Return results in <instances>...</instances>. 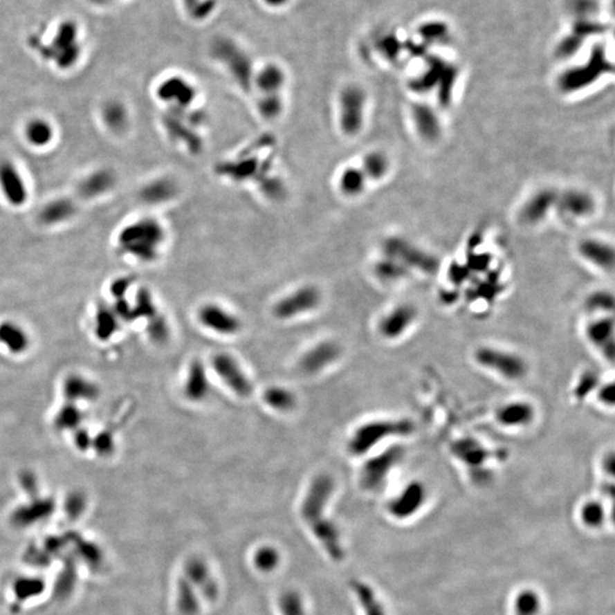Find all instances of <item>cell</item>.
<instances>
[{
  "label": "cell",
  "instance_id": "obj_17",
  "mask_svg": "<svg viewBox=\"0 0 615 615\" xmlns=\"http://www.w3.org/2000/svg\"><path fill=\"white\" fill-rule=\"evenodd\" d=\"M156 97L169 107V110H188L195 107L197 89L190 80L174 75L158 84Z\"/></svg>",
  "mask_w": 615,
  "mask_h": 615
},
{
  "label": "cell",
  "instance_id": "obj_21",
  "mask_svg": "<svg viewBox=\"0 0 615 615\" xmlns=\"http://www.w3.org/2000/svg\"><path fill=\"white\" fill-rule=\"evenodd\" d=\"M201 324L210 331L221 336H234L242 327L241 320L217 303H206L199 310Z\"/></svg>",
  "mask_w": 615,
  "mask_h": 615
},
{
  "label": "cell",
  "instance_id": "obj_41",
  "mask_svg": "<svg viewBox=\"0 0 615 615\" xmlns=\"http://www.w3.org/2000/svg\"><path fill=\"white\" fill-rule=\"evenodd\" d=\"M53 504L51 502H40L30 507H24L15 513L13 516V522L19 526H29L31 523L37 522L39 520L45 519L52 513Z\"/></svg>",
  "mask_w": 615,
  "mask_h": 615
},
{
  "label": "cell",
  "instance_id": "obj_49",
  "mask_svg": "<svg viewBox=\"0 0 615 615\" xmlns=\"http://www.w3.org/2000/svg\"><path fill=\"white\" fill-rule=\"evenodd\" d=\"M279 556L277 551L270 547H262L255 555V563L258 569L266 572H270L277 567Z\"/></svg>",
  "mask_w": 615,
  "mask_h": 615
},
{
  "label": "cell",
  "instance_id": "obj_1",
  "mask_svg": "<svg viewBox=\"0 0 615 615\" xmlns=\"http://www.w3.org/2000/svg\"><path fill=\"white\" fill-rule=\"evenodd\" d=\"M334 491V481L327 474H319L310 484L301 506V515L317 540L333 558H343L340 532L325 516L326 506Z\"/></svg>",
  "mask_w": 615,
  "mask_h": 615
},
{
  "label": "cell",
  "instance_id": "obj_27",
  "mask_svg": "<svg viewBox=\"0 0 615 615\" xmlns=\"http://www.w3.org/2000/svg\"><path fill=\"white\" fill-rule=\"evenodd\" d=\"M579 253L587 261L602 270L611 271L614 267V251L607 243L597 239H585L580 243Z\"/></svg>",
  "mask_w": 615,
  "mask_h": 615
},
{
  "label": "cell",
  "instance_id": "obj_18",
  "mask_svg": "<svg viewBox=\"0 0 615 615\" xmlns=\"http://www.w3.org/2000/svg\"><path fill=\"white\" fill-rule=\"evenodd\" d=\"M585 338L605 361L613 364L615 357V324L613 315H599L587 322Z\"/></svg>",
  "mask_w": 615,
  "mask_h": 615
},
{
  "label": "cell",
  "instance_id": "obj_35",
  "mask_svg": "<svg viewBox=\"0 0 615 615\" xmlns=\"http://www.w3.org/2000/svg\"><path fill=\"white\" fill-rule=\"evenodd\" d=\"M264 403L278 412H291L297 406L294 393L283 387H270L264 393Z\"/></svg>",
  "mask_w": 615,
  "mask_h": 615
},
{
  "label": "cell",
  "instance_id": "obj_30",
  "mask_svg": "<svg viewBox=\"0 0 615 615\" xmlns=\"http://www.w3.org/2000/svg\"><path fill=\"white\" fill-rule=\"evenodd\" d=\"M55 136L52 123L42 118H33L24 127V138L36 149H44L51 145Z\"/></svg>",
  "mask_w": 615,
  "mask_h": 615
},
{
  "label": "cell",
  "instance_id": "obj_2",
  "mask_svg": "<svg viewBox=\"0 0 615 615\" xmlns=\"http://www.w3.org/2000/svg\"><path fill=\"white\" fill-rule=\"evenodd\" d=\"M167 241L165 227L155 218H140L126 226L118 236V244L125 255L151 264L160 258Z\"/></svg>",
  "mask_w": 615,
  "mask_h": 615
},
{
  "label": "cell",
  "instance_id": "obj_25",
  "mask_svg": "<svg viewBox=\"0 0 615 615\" xmlns=\"http://www.w3.org/2000/svg\"><path fill=\"white\" fill-rule=\"evenodd\" d=\"M286 84V75L279 65L268 63L262 66L259 71H255L253 77V89L258 91L259 95H271V93H283L284 87Z\"/></svg>",
  "mask_w": 615,
  "mask_h": 615
},
{
  "label": "cell",
  "instance_id": "obj_50",
  "mask_svg": "<svg viewBox=\"0 0 615 615\" xmlns=\"http://www.w3.org/2000/svg\"><path fill=\"white\" fill-rule=\"evenodd\" d=\"M595 399L600 406L606 408H613L615 403V385L613 380L602 382L597 387L596 392L594 394Z\"/></svg>",
  "mask_w": 615,
  "mask_h": 615
},
{
  "label": "cell",
  "instance_id": "obj_51",
  "mask_svg": "<svg viewBox=\"0 0 615 615\" xmlns=\"http://www.w3.org/2000/svg\"><path fill=\"white\" fill-rule=\"evenodd\" d=\"M190 15L196 19H205L213 10L211 0H184Z\"/></svg>",
  "mask_w": 615,
  "mask_h": 615
},
{
  "label": "cell",
  "instance_id": "obj_46",
  "mask_svg": "<svg viewBox=\"0 0 615 615\" xmlns=\"http://www.w3.org/2000/svg\"><path fill=\"white\" fill-rule=\"evenodd\" d=\"M75 578H77V573H75V562L72 558H70L65 562L64 569L58 576L57 581H56L55 594L57 598H66V596L73 591L75 581H77Z\"/></svg>",
  "mask_w": 615,
  "mask_h": 615
},
{
  "label": "cell",
  "instance_id": "obj_39",
  "mask_svg": "<svg viewBox=\"0 0 615 615\" xmlns=\"http://www.w3.org/2000/svg\"><path fill=\"white\" fill-rule=\"evenodd\" d=\"M408 271L410 270L403 267V264L387 257L380 258L374 264L375 276L377 279L382 280L384 283H393L396 280L403 279L406 277Z\"/></svg>",
  "mask_w": 615,
  "mask_h": 615
},
{
  "label": "cell",
  "instance_id": "obj_53",
  "mask_svg": "<svg viewBox=\"0 0 615 615\" xmlns=\"http://www.w3.org/2000/svg\"><path fill=\"white\" fill-rule=\"evenodd\" d=\"M599 466H600V470H602V473L605 475L606 479L613 480L615 475L614 451H606L605 454L603 455V457L600 458V464H599Z\"/></svg>",
  "mask_w": 615,
  "mask_h": 615
},
{
  "label": "cell",
  "instance_id": "obj_16",
  "mask_svg": "<svg viewBox=\"0 0 615 615\" xmlns=\"http://www.w3.org/2000/svg\"><path fill=\"white\" fill-rule=\"evenodd\" d=\"M493 419L497 425L503 429H528L537 419V408L529 400H508L497 406L493 412Z\"/></svg>",
  "mask_w": 615,
  "mask_h": 615
},
{
  "label": "cell",
  "instance_id": "obj_10",
  "mask_svg": "<svg viewBox=\"0 0 615 615\" xmlns=\"http://www.w3.org/2000/svg\"><path fill=\"white\" fill-rule=\"evenodd\" d=\"M212 54L217 61L225 66L236 84L244 91L253 89L255 68L251 58L235 42L229 39H219L213 44Z\"/></svg>",
  "mask_w": 615,
  "mask_h": 615
},
{
  "label": "cell",
  "instance_id": "obj_22",
  "mask_svg": "<svg viewBox=\"0 0 615 615\" xmlns=\"http://www.w3.org/2000/svg\"><path fill=\"white\" fill-rule=\"evenodd\" d=\"M340 356L341 348L338 343L332 341L322 342L304 354L300 360V368L303 373L315 375L336 362Z\"/></svg>",
  "mask_w": 615,
  "mask_h": 615
},
{
  "label": "cell",
  "instance_id": "obj_34",
  "mask_svg": "<svg viewBox=\"0 0 615 615\" xmlns=\"http://www.w3.org/2000/svg\"><path fill=\"white\" fill-rule=\"evenodd\" d=\"M114 183V178L109 171H95L89 174L80 185V192L86 197H95L107 193Z\"/></svg>",
  "mask_w": 615,
  "mask_h": 615
},
{
  "label": "cell",
  "instance_id": "obj_12",
  "mask_svg": "<svg viewBox=\"0 0 615 615\" xmlns=\"http://www.w3.org/2000/svg\"><path fill=\"white\" fill-rule=\"evenodd\" d=\"M428 498L429 490L423 481H410L389 500L387 513L398 521L412 519L424 508Z\"/></svg>",
  "mask_w": 615,
  "mask_h": 615
},
{
  "label": "cell",
  "instance_id": "obj_24",
  "mask_svg": "<svg viewBox=\"0 0 615 615\" xmlns=\"http://www.w3.org/2000/svg\"><path fill=\"white\" fill-rule=\"evenodd\" d=\"M412 118L419 135L426 142H434L441 136V122L438 114L428 104H414Z\"/></svg>",
  "mask_w": 615,
  "mask_h": 615
},
{
  "label": "cell",
  "instance_id": "obj_15",
  "mask_svg": "<svg viewBox=\"0 0 615 615\" xmlns=\"http://www.w3.org/2000/svg\"><path fill=\"white\" fill-rule=\"evenodd\" d=\"M419 310L410 303H400L389 310L378 322L380 336L387 341H398L415 327Z\"/></svg>",
  "mask_w": 615,
  "mask_h": 615
},
{
  "label": "cell",
  "instance_id": "obj_19",
  "mask_svg": "<svg viewBox=\"0 0 615 615\" xmlns=\"http://www.w3.org/2000/svg\"><path fill=\"white\" fill-rule=\"evenodd\" d=\"M213 369L226 385L237 396L246 398L253 392V385L235 358L228 354H217L212 358Z\"/></svg>",
  "mask_w": 615,
  "mask_h": 615
},
{
  "label": "cell",
  "instance_id": "obj_14",
  "mask_svg": "<svg viewBox=\"0 0 615 615\" xmlns=\"http://www.w3.org/2000/svg\"><path fill=\"white\" fill-rule=\"evenodd\" d=\"M322 302V292L315 285H303L286 294L276 302L275 317L282 320L295 318L302 313H310Z\"/></svg>",
  "mask_w": 615,
  "mask_h": 615
},
{
  "label": "cell",
  "instance_id": "obj_45",
  "mask_svg": "<svg viewBox=\"0 0 615 615\" xmlns=\"http://www.w3.org/2000/svg\"><path fill=\"white\" fill-rule=\"evenodd\" d=\"M0 341L6 345L7 348L13 350V352H21L24 350L28 343L26 336L19 326L13 325L12 322H5L0 327Z\"/></svg>",
  "mask_w": 615,
  "mask_h": 615
},
{
  "label": "cell",
  "instance_id": "obj_7",
  "mask_svg": "<svg viewBox=\"0 0 615 615\" xmlns=\"http://www.w3.org/2000/svg\"><path fill=\"white\" fill-rule=\"evenodd\" d=\"M367 95L362 88L349 84L338 96L336 119L340 131L347 137H356L364 129Z\"/></svg>",
  "mask_w": 615,
  "mask_h": 615
},
{
  "label": "cell",
  "instance_id": "obj_36",
  "mask_svg": "<svg viewBox=\"0 0 615 615\" xmlns=\"http://www.w3.org/2000/svg\"><path fill=\"white\" fill-rule=\"evenodd\" d=\"M75 213L73 204L68 200L53 201L42 209L40 219L47 225H57L70 219Z\"/></svg>",
  "mask_w": 615,
  "mask_h": 615
},
{
  "label": "cell",
  "instance_id": "obj_6",
  "mask_svg": "<svg viewBox=\"0 0 615 615\" xmlns=\"http://www.w3.org/2000/svg\"><path fill=\"white\" fill-rule=\"evenodd\" d=\"M449 452L470 474L477 484H489L493 479L489 463L493 452L484 442L473 437H461L450 442Z\"/></svg>",
  "mask_w": 615,
  "mask_h": 615
},
{
  "label": "cell",
  "instance_id": "obj_11",
  "mask_svg": "<svg viewBox=\"0 0 615 615\" xmlns=\"http://www.w3.org/2000/svg\"><path fill=\"white\" fill-rule=\"evenodd\" d=\"M382 250L383 257L396 260L408 270L416 269L428 275L435 274L438 271V259L400 237L385 239Z\"/></svg>",
  "mask_w": 615,
  "mask_h": 615
},
{
  "label": "cell",
  "instance_id": "obj_52",
  "mask_svg": "<svg viewBox=\"0 0 615 615\" xmlns=\"http://www.w3.org/2000/svg\"><path fill=\"white\" fill-rule=\"evenodd\" d=\"M149 333H151V336L154 338L155 341L165 342L168 340L169 336L168 324H167L165 319L156 315V316L152 318Z\"/></svg>",
  "mask_w": 615,
  "mask_h": 615
},
{
  "label": "cell",
  "instance_id": "obj_23",
  "mask_svg": "<svg viewBox=\"0 0 615 615\" xmlns=\"http://www.w3.org/2000/svg\"><path fill=\"white\" fill-rule=\"evenodd\" d=\"M558 194L551 190H541L524 204L521 211L523 223L535 225L540 223L558 204Z\"/></svg>",
  "mask_w": 615,
  "mask_h": 615
},
{
  "label": "cell",
  "instance_id": "obj_37",
  "mask_svg": "<svg viewBox=\"0 0 615 615\" xmlns=\"http://www.w3.org/2000/svg\"><path fill=\"white\" fill-rule=\"evenodd\" d=\"M602 383L600 376L595 369L588 368L582 373H580L572 390V396L578 403L586 401L590 396H594L596 392L599 384Z\"/></svg>",
  "mask_w": 615,
  "mask_h": 615
},
{
  "label": "cell",
  "instance_id": "obj_20",
  "mask_svg": "<svg viewBox=\"0 0 615 615\" xmlns=\"http://www.w3.org/2000/svg\"><path fill=\"white\" fill-rule=\"evenodd\" d=\"M0 193L14 208L24 206L29 200V190L19 167L13 162H0Z\"/></svg>",
  "mask_w": 615,
  "mask_h": 615
},
{
  "label": "cell",
  "instance_id": "obj_33",
  "mask_svg": "<svg viewBox=\"0 0 615 615\" xmlns=\"http://www.w3.org/2000/svg\"><path fill=\"white\" fill-rule=\"evenodd\" d=\"M359 167L368 181H377L387 176L390 165L387 155L384 153L380 151H371L364 155Z\"/></svg>",
  "mask_w": 615,
  "mask_h": 615
},
{
  "label": "cell",
  "instance_id": "obj_4",
  "mask_svg": "<svg viewBox=\"0 0 615 615\" xmlns=\"http://www.w3.org/2000/svg\"><path fill=\"white\" fill-rule=\"evenodd\" d=\"M472 359L477 367L509 383L525 380L530 371L528 361L523 356L497 345L477 347L472 354Z\"/></svg>",
  "mask_w": 615,
  "mask_h": 615
},
{
  "label": "cell",
  "instance_id": "obj_43",
  "mask_svg": "<svg viewBox=\"0 0 615 615\" xmlns=\"http://www.w3.org/2000/svg\"><path fill=\"white\" fill-rule=\"evenodd\" d=\"M540 597L535 590L523 589L516 595L513 606V615H538L540 612Z\"/></svg>",
  "mask_w": 615,
  "mask_h": 615
},
{
  "label": "cell",
  "instance_id": "obj_26",
  "mask_svg": "<svg viewBox=\"0 0 615 615\" xmlns=\"http://www.w3.org/2000/svg\"><path fill=\"white\" fill-rule=\"evenodd\" d=\"M184 393L187 399L193 403H201L209 396L210 382L202 361L194 360L190 364L185 382Z\"/></svg>",
  "mask_w": 615,
  "mask_h": 615
},
{
  "label": "cell",
  "instance_id": "obj_48",
  "mask_svg": "<svg viewBox=\"0 0 615 615\" xmlns=\"http://www.w3.org/2000/svg\"><path fill=\"white\" fill-rule=\"evenodd\" d=\"M77 544V549L79 551V554H80L81 558L84 560V562L88 564V565H91V567H100L102 562H103V556H102V553H100V548L97 547L96 544H93V542H88V541L79 540L77 539V542H75Z\"/></svg>",
  "mask_w": 615,
  "mask_h": 615
},
{
  "label": "cell",
  "instance_id": "obj_29",
  "mask_svg": "<svg viewBox=\"0 0 615 615\" xmlns=\"http://www.w3.org/2000/svg\"><path fill=\"white\" fill-rule=\"evenodd\" d=\"M368 179L359 165H347L338 176V190L345 197H358L364 193Z\"/></svg>",
  "mask_w": 615,
  "mask_h": 615
},
{
  "label": "cell",
  "instance_id": "obj_9",
  "mask_svg": "<svg viewBox=\"0 0 615 615\" xmlns=\"http://www.w3.org/2000/svg\"><path fill=\"white\" fill-rule=\"evenodd\" d=\"M77 29L73 22L62 23L51 45H44L36 37L30 38V45L40 53L42 57L55 62L62 68H70L80 56Z\"/></svg>",
  "mask_w": 615,
  "mask_h": 615
},
{
  "label": "cell",
  "instance_id": "obj_38",
  "mask_svg": "<svg viewBox=\"0 0 615 615\" xmlns=\"http://www.w3.org/2000/svg\"><path fill=\"white\" fill-rule=\"evenodd\" d=\"M580 521L587 528H602L606 521V508L602 502L596 499L587 500L580 507Z\"/></svg>",
  "mask_w": 615,
  "mask_h": 615
},
{
  "label": "cell",
  "instance_id": "obj_5",
  "mask_svg": "<svg viewBox=\"0 0 615 615\" xmlns=\"http://www.w3.org/2000/svg\"><path fill=\"white\" fill-rule=\"evenodd\" d=\"M406 454L405 446L392 443L368 458L361 466L359 474L361 488L369 493L383 491L393 472L403 464Z\"/></svg>",
  "mask_w": 615,
  "mask_h": 615
},
{
  "label": "cell",
  "instance_id": "obj_44",
  "mask_svg": "<svg viewBox=\"0 0 615 615\" xmlns=\"http://www.w3.org/2000/svg\"><path fill=\"white\" fill-rule=\"evenodd\" d=\"M588 313L599 315H613L614 311V297L607 291H596L587 297L585 303Z\"/></svg>",
  "mask_w": 615,
  "mask_h": 615
},
{
  "label": "cell",
  "instance_id": "obj_40",
  "mask_svg": "<svg viewBox=\"0 0 615 615\" xmlns=\"http://www.w3.org/2000/svg\"><path fill=\"white\" fill-rule=\"evenodd\" d=\"M257 110H258L259 116L267 121L277 120L285 110L283 93L259 95L258 100H257Z\"/></svg>",
  "mask_w": 615,
  "mask_h": 615
},
{
  "label": "cell",
  "instance_id": "obj_42",
  "mask_svg": "<svg viewBox=\"0 0 615 615\" xmlns=\"http://www.w3.org/2000/svg\"><path fill=\"white\" fill-rule=\"evenodd\" d=\"M45 590V581L40 578L23 577L14 582L13 593L17 602H28L33 597L42 595Z\"/></svg>",
  "mask_w": 615,
  "mask_h": 615
},
{
  "label": "cell",
  "instance_id": "obj_8",
  "mask_svg": "<svg viewBox=\"0 0 615 615\" xmlns=\"http://www.w3.org/2000/svg\"><path fill=\"white\" fill-rule=\"evenodd\" d=\"M205 122L203 113L197 109L188 110H169L165 119V130L171 138L185 146L190 153L197 154L203 149V138L200 134L201 127Z\"/></svg>",
  "mask_w": 615,
  "mask_h": 615
},
{
  "label": "cell",
  "instance_id": "obj_54",
  "mask_svg": "<svg viewBox=\"0 0 615 615\" xmlns=\"http://www.w3.org/2000/svg\"><path fill=\"white\" fill-rule=\"evenodd\" d=\"M264 1H266V3H268L269 6L279 7L285 5L288 0H264Z\"/></svg>",
  "mask_w": 615,
  "mask_h": 615
},
{
  "label": "cell",
  "instance_id": "obj_3",
  "mask_svg": "<svg viewBox=\"0 0 615 615\" xmlns=\"http://www.w3.org/2000/svg\"><path fill=\"white\" fill-rule=\"evenodd\" d=\"M416 424L410 417L371 419L354 430L348 441V450L356 457L369 454L383 442L410 438Z\"/></svg>",
  "mask_w": 615,
  "mask_h": 615
},
{
  "label": "cell",
  "instance_id": "obj_28",
  "mask_svg": "<svg viewBox=\"0 0 615 615\" xmlns=\"http://www.w3.org/2000/svg\"><path fill=\"white\" fill-rule=\"evenodd\" d=\"M560 210L572 218H583L589 216L595 209V201L589 194L581 190H569L558 197V204Z\"/></svg>",
  "mask_w": 615,
  "mask_h": 615
},
{
  "label": "cell",
  "instance_id": "obj_47",
  "mask_svg": "<svg viewBox=\"0 0 615 615\" xmlns=\"http://www.w3.org/2000/svg\"><path fill=\"white\" fill-rule=\"evenodd\" d=\"M103 114L107 126L116 131L122 130L128 123V113L121 104H107L104 109Z\"/></svg>",
  "mask_w": 615,
  "mask_h": 615
},
{
  "label": "cell",
  "instance_id": "obj_32",
  "mask_svg": "<svg viewBox=\"0 0 615 615\" xmlns=\"http://www.w3.org/2000/svg\"><path fill=\"white\" fill-rule=\"evenodd\" d=\"M177 186L169 178H160L144 187L143 200L149 204H162L172 200L177 194Z\"/></svg>",
  "mask_w": 615,
  "mask_h": 615
},
{
  "label": "cell",
  "instance_id": "obj_31",
  "mask_svg": "<svg viewBox=\"0 0 615 615\" xmlns=\"http://www.w3.org/2000/svg\"><path fill=\"white\" fill-rule=\"evenodd\" d=\"M352 590L364 615H387L380 599L369 585L362 581H354Z\"/></svg>",
  "mask_w": 615,
  "mask_h": 615
},
{
  "label": "cell",
  "instance_id": "obj_13",
  "mask_svg": "<svg viewBox=\"0 0 615 615\" xmlns=\"http://www.w3.org/2000/svg\"><path fill=\"white\" fill-rule=\"evenodd\" d=\"M611 68L603 49L597 47V49H594L588 63L564 72L560 77L558 84L564 93H574L594 84Z\"/></svg>",
  "mask_w": 615,
  "mask_h": 615
}]
</instances>
